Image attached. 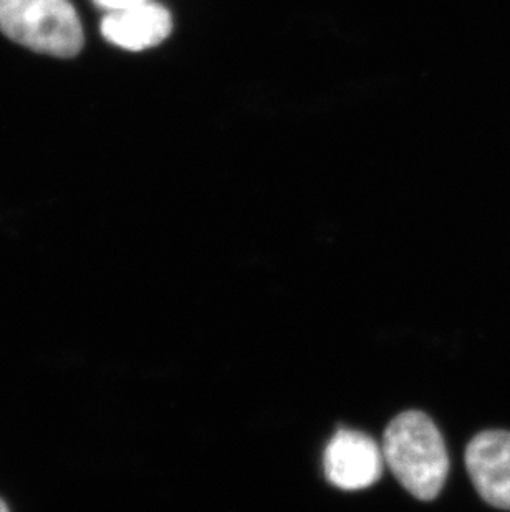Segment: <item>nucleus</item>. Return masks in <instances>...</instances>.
Wrapping results in <instances>:
<instances>
[{
	"instance_id": "1",
	"label": "nucleus",
	"mask_w": 510,
	"mask_h": 512,
	"mask_svg": "<svg viewBox=\"0 0 510 512\" xmlns=\"http://www.w3.org/2000/svg\"><path fill=\"white\" fill-rule=\"evenodd\" d=\"M383 458L401 486L419 501H433L449 474L443 435L423 411L396 416L383 436Z\"/></svg>"
},
{
	"instance_id": "2",
	"label": "nucleus",
	"mask_w": 510,
	"mask_h": 512,
	"mask_svg": "<svg viewBox=\"0 0 510 512\" xmlns=\"http://www.w3.org/2000/svg\"><path fill=\"white\" fill-rule=\"evenodd\" d=\"M0 32L50 57L72 58L83 47L82 22L68 0H0Z\"/></svg>"
},
{
	"instance_id": "3",
	"label": "nucleus",
	"mask_w": 510,
	"mask_h": 512,
	"mask_svg": "<svg viewBox=\"0 0 510 512\" xmlns=\"http://www.w3.org/2000/svg\"><path fill=\"white\" fill-rule=\"evenodd\" d=\"M383 451L365 433L340 430L335 433L323 455L328 481L343 491L370 488L383 474Z\"/></svg>"
},
{
	"instance_id": "4",
	"label": "nucleus",
	"mask_w": 510,
	"mask_h": 512,
	"mask_svg": "<svg viewBox=\"0 0 510 512\" xmlns=\"http://www.w3.org/2000/svg\"><path fill=\"white\" fill-rule=\"evenodd\" d=\"M467 474L487 504L510 511V431L487 430L466 448Z\"/></svg>"
},
{
	"instance_id": "5",
	"label": "nucleus",
	"mask_w": 510,
	"mask_h": 512,
	"mask_svg": "<svg viewBox=\"0 0 510 512\" xmlns=\"http://www.w3.org/2000/svg\"><path fill=\"white\" fill-rule=\"evenodd\" d=\"M173 19L163 5L143 2L128 9L113 10L102 20V34L108 42L126 50H145L168 39Z\"/></svg>"
},
{
	"instance_id": "6",
	"label": "nucleus",
	"mask_w": 510,
	"mask_h": 512,
	"mask_svg": "<svg viewBox=\"0 0 510 512\" xmlns=\"http://www.w3.org/2000/svg\"><path fill=\"white\" fill-rule=\"evenodd\" d=\"M98 7H102L106 12H113V10L128 9L133 5L143 4L148 0H93Z\"/></svg>"
},
{
	"instance_id": "7",
	"label": "nucleus",
	"mask_w": 510,
	"mask_h": 512,
	"mask_svg": "<svg viewBox=\"0 0 510 512\" xmlns=\"http://www.w3.org/2000/svg\"><path fill=\"white\" fill-rule=\"evenodd\" d=\"M0 512H10L9 508H7V504H5L2 499H0Z\"/></svg>"
}]
</instances>
